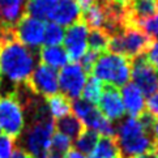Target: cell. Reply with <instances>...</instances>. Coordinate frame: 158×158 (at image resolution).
I'll return each instance as SVG.
<instances>
[{
    "label": "cell",
    "mask_w": 158,
    "mask_h": 158,
    "mask_svg": "<svg viewBox=\"0 0 158 158\" xmlns=\"http://www.w3.org/2000/svg\"><path fill=\"white\" fill-rule=\"evenodd\" d=\"M156 118L144 111L139 118H123L115 128V141L120 158H137L157 149L153 137Z\"/></svg>",
    "instance_id": "1"
},
{
    "label": "cell",
    "mask_w": 158,
    "mask_h": 158,
    "mask_svg": "<svg viewBox=\"0 0 158 158\" xmlns=\"http://www.w3.org/2000/svg\"><path fill=\"white\" fill-rule=\"evenodd\" d=\"M38 56L20 42L9 41L0 46V73L16 85L25 84L37 67Z\"/></svg>",
    "instance_id": "2"
},
{
    "label": "cell",
    "mask_w": 158,
    "mask_h": 158,
    "mask_svg": "<svg viewBox=\"0 0 158 158\" xmlns=\"http://www.w3.org/2000/svg\"><path fill=\"white\" fill-rule=\"evenodd\" d=\"M90 72L103 85L124 86L131 78V60L122 55L105 51L99 54Z\"/></svg>",
    "instance_id": "3"
},
{
    "label": "cell",
    "mask_w": 158,
    "mask_h": 158,
    "mask_svg": "<svg viewBox=\"0 0 158 158\" xmlns=\"http://www.w3.org/2000/svg\"><path fill=\"white\" fill-rule=\"evenodd\" d=\"M152 39L136 25H127L124 29L109 38V52L122 55L127 59H135L144 55Z\"/></svg>",
    "instance_id": "4"
},
{
    "label": "cell",
    "mask_w": 158,
    "mask_h": 158,
    "mask_svg": "<svg viewBox=\"0 0 158 158\" xmlns=\"http://www.w3.org/2000/svg\"><path fill=\"white\" fill-rule=\"evenodd\" d=\"M25 126V111L15 90L0 95V129L7 136L17 140Z\"/></svg>",
    "instance_id": "5"
},
{
    "label": "cell",
    "mask_w": 158,
    "mask_h": 158,
    "mask_svg": "<svg viewBox=\"0 0 158 158\" xmlns=\"http://www.w3.org/2000/svg\"><path fill=\"white\" fill-rule=\"evenodd\" d=\"M71 110H73L75 112L73 115L84 124L85 129L94 131L95 133L105 137L115 136L114 124L107 120L94 105L86 102L82 98H78L71 102Z\"/></svg>",
    "instance_id": "6"
},
{
    "label": "cell",
    "mask_w": 158,
    "mask_h": 158,
    "mask_svg": "<svg viewBox=\"0 0 158 158\" xmlns=\"http://www.w3.org/2000/svg\"><path fill=\"white\" fill-rule=\"evenodd\" d=\"M88 80V72L80 63H68L58 72V84L61 94L69 101H75L81 97L82 89Z\"/></svg>",
    "instance_id": "7"
},
{
    "label": "cell",
    "mask_w": 158,
    "mask_h": 158,
    "mask_svg": "<svg viewBox=\"0 0 158 158\" xmlns=\"http://www.w3.org/2000/svg\"><path fill=\"white\" fill-rule=\"evenodd\" d=\"M46 22L30 16H24L15 26L16 41L24 44L29 50H37L43 46Z\"/></svg>",
    "instance_id": "8"
},
{
    "label": "cell",
    "mask_w": 158,
    "mask_h": 158,
    "mask_svg": "<svg viewBox=\"0 0 158 158\" xmlns=\"http://www.w3.org/2000/svg\"><path fill=\"white\" fill-rule=\"evenodd\" d=\"M25 85L34 95H41L46 98L52 97L59 92L58 72L47 65L38 64Z\"/></svg>",
    "instance_id": "9"
},
{
    "label": "cell",
    "mask_w": 158,
    "mask_h": 158,
    "mask_svg": "<svg viewBox=\"0 0 158 158\" xmlns=\"http://www.w3.org/2000/svg\"><path fill=\"white\" fill-rule=\"evenodd\" d=\"M131 78L144 95H152L158 90V71L146 60L145 55H140L131 61Z\"/></svg>",
    "instance_id": "10"
},
{
    "label": "cell",
    "mask_w": 158,
    "mask_h": 158,
    "mask_svg": "<svg viewBox=\"0 0 158 158\" xmlns=\"http://www.w3.org/2000/svg\"><path fill=\"white\" fill-rule=\"evenodd\" d=\"M88 34L89 27L82 21L76 22L67 27V30H64L63 48L68 55V59H71L73 63H78L82 59V56L86 54Z\"/></svg>",
    "instance_id": "11"
},
{
    "label": "cell",
    "mask_w": 158,
    "mask_h": 158,
    "mask_svg": "<svg viewBox=\"0 0 158 158\" xmlns=\"http://www.w3.org/2000/svg\"><path fill=\"white\" fill-rule=\"evenodd\" d=\"M98 110L111 123L123 119L126 111H124L120 93L118 88L103 85L102 94H101L98 101Z\"/></svg>",
    "instance_id": "12"
},
{
    "label": "cell",
    "mask_w": 158,
    "mask_h": 158,
    "mask_svg": "<svg viewBox=\"0 0 158 158\" xmlns=\"http://www.w3.org/2000/svg\"><path fill=\"white\" fill-rule=\"evenodd\" d=\"M128 25L149 19L158 13V0H123Z\"/></svg>",
    "instance_id": "13"
},
{
    "label": "cell",
    "mask_w": 158,
    "mask_h": 158,
    "mask_svg": "<svg viewBox=\"0 0 158 158\" xmlns=\"http://www.w3.org/2000/svg\"><path fill=\"white\" fill-rule=\"evenodd\" d=\"M81 19V9L77 0H58L56 7L50 17V22H55L59 26H71Z\"/></svg>",
    "instance_id": "14"
},
{
    "label": "cell",
    "mask_w": 158,
    "mask_h": 158,
    "mask_svg": "<svg viewBox=\"0 0 158 158\" xmlns=\"http://www.w3.org/2000/svg\"><path fill=\"white\" fill-rule=\"evenodd\" d=\"M119 93L124 111L128 112L131 118H139L145 111V95L141 93V90L135 84H126L124 86H122V90Z\"/></svg>",
    "instance_id": "15"
},
{
    "label": "cell",
    "mask_w": 158,
    "mask_h": 158,
    "mask_svg": "<svg viewBox=\"0 0 158 158\" xmlns=\"http://www.w3.org/2000/svg\"><path fill=\"white\" fill-rule=\"evenodd\" d=\"M26 0H0V24L15 27L25 16Z\"/></svg>",
    "instance_id": "16"
},
{
    "label": "cell",
    "mask_w": 158,
    "mask_h": 158,
    "mask_svg": "<svg viewBox=\"0 0 158 158\" xmlns=\"http://www.w3.org/2000/svg\"><path fill=\"white\" fill-rule=\"evenodd\" d=\"M38 59L41 60V64L47 65L52 69L63 68L68 64V55L63 46H43L38 51Z\"/></svg>",
    "instance_id": "17"
},
{
    "label": "cell",
    "mask_w": 158,
    "mask_h": 158,
    "mask_svg": "<svg viewBox=\"0 0 158 158\" xmlns=\"http://www.w3.org/2000/svg\"><path fill=\"white\" fill-rule=\"evenodd\" d=\"M58 0H29L26 2L25 15L41 21H50Z\"/></svg>",
    "instance_id": "18"
},
{
    "label": "cell",
    "mask_w": 158,
    "mask_h": 158,
    "mask_svg": "<svg viewBox=\"0 0 158 158\" xmlns=\"http://www.w3.org/2000/svg\"><path fill=\"white\" fill-rule=\"evenodd\" d=\"M55 128L58 129V133L64 135L65 137H68L71 141H75L80 135L85 131L84 124L77 119L75 115H67L64 118H60L55 122Z\"/></svg>",
    "instance_id": "19"
},
{
    "label": "cell",
    "mask_w": 158,
    "mask_h": 158,
    "mask_svg": "<svg viewBox=\"0 0 158 158\" xmlns=\"http://www.w3.org/2000/svg\"><path fill=\"white\" fill-rule=\"evenodd\" d=\"M89 158H120V152L118 148L115 137L101 136L93 152L88 156Z\"/></svg>",
    "instance_id": "20"
},
{
    "label": "cell",
    "mask_w": 158,
    "mask_h": 158,
    "mask_svg": "<svg viewBox=\"0 0 158 158\" xmlns=\"http://www.w3.org/2000/svg\"><path fill=\"white\" fill-rule=\"evenodd\" d=\"M46 106L48 114L52 119L58 120L60 118L69 115L71 112V101L63 94H55L52 97L46 98Z\"/></svg>",
    "instance_id": "21"
},
{
    "label": "cell",
    "mask_w": 158,
    "mask_h": 158,
    "mask_svg": "<svg viewBox=\"0 0 158 158\" xmlns=\"http://www.w3.org/2000/svg\"><path fill=\"white\" fill-rule=\"evenodd\" d=\"M98 139H99L98 133H95L94 131H90V129H85V131H84L80 136L73 141L75 150L80 152L81 154L88 157L93 152L94 146L97 145Z\"/></svg>",
    "instance_id": "22"
},
{
    "label": "cell",
    "mask_w": 158,
    "mask_h": 158,
    "mask_svg": "<svg viewBox=\"0 0 158 158\" xmlns=\"http://www.w3.org/2000/svg\"><path fill=\"white\" fill-rule=\"evenodd\" d=\"M109 35L103 30L93 29L89 30L88 34V50L94 51L97 54H102L107 50L109 46Z\"/></svg>",
    "instance_id": "23"
},
{
    "label": "cell",
    "mask_w": 158,
    "mask_h": 158,
    "mask_svg": "<svg viewBox=\"0 0 158 158\" xmlns=\"http://www.w3.org/2000/svg\"><path fill=\"white\" fill-rule=\"evenodd\" d=\"M102 90H103V84L92 76L85 82V86H84L82 93H81V98L89 103L95 105V103H98L99 97L102 94Z\"/></svg>",
    "instance_id": "24"
},
{
    "label": "cell",
    "mask_w": 158,
    "mask_h": 158,
    "mask_svg": "<svg viewBox=\"0 0 158 158\" xmlns=\"http://www.w3.org/2000/svg\"><path fill=\"white\" fill-rule=\"evenodd\" d=\"M64 39V27L55 22H47L44 27L43 44L44 46H61Z\"/></svg>",
    "instance_id": "25"
},
{
    "label": "cell",
    "mask_w": 158,
    "mask_h": 158,
    "mask_svg": "<svg viewBox=\"0 0 158 158\" xmlns=\"http://www.w3.org/2000/svg\"><path fill=\"white\" fill-rule=\"evenodd\" d=\"M71 146H72V141L68 137H65L64 135H61V133H54L48 150L56 152V153L65 156L71 150Z\"/></svg>",
    "instance_id": "26"
},
{
    "label": "cell",
    "mask_w": 158,
    "mask_h": 158,
    "mask_svg": "<svg viewBox=\"0 0 158 158\" xmlns=\"http://www.w3.org/2000/svg\"><path fill=\"white\" fill-rule=\"evenodd\" d=\"M135 25L139 26L150 39L152 38L158 39V13L152 16V17H149V19L141 20Z\"/></svg>",
    "instance_id": "27"
},
{
    "label": "cell",
    "mask_w": 158,
    "mask_h": 158,
    "mask_svg": "<svg viewBox=\"0 0 158 158\" xmlns=\"http://www.w3.org/2000/svg\"><path fill=\"white\" fill-rule=\"evenodd\" d=\"M15 149L16 140L7 135H0V158H10Z\"/></svg>",
    "instance_id": "28"
},
{
    "label": "cell",
    "mask_w": 158,
    "mask_h": 158,
    "mask_svg": "<svg viewBox=\"0 0 158 158\" xmlns=\"http://www.w3.org/2000/svg\"><path fill=\"white\" fill-rule=\"evenodd\" d=\"M145 58L156 71H158V39L153 41L145 51Z\"/></svg>",
    "instance_id": "29"
},
{
    "label": "cell",
    "mask_w": 158,
    "mask_h": 158,
    "mask_svg": "<svg viewBox=\"0 0 158 158\" xmlns=\"http://www.w3.org/2000/svg\"><path fill=\"white\" fill-rule=\"evenodd\" d=\"M99 56V54H97V52H94V51H90V50H88L86 51V54L82 56V59L80 60L81 61V67L84 69H85L86 72H90L92 71V68H93V65H94V63H95V60H97V58Z\"/></svg>",
    "instance_id": "30"
},
{
    "label": "cell",
    "mask_w": 158,
    "mask_h": 158,
    "mask_svg": "<svg viewBox=\"0 0 158 158\" xmlns=\"http://www.w3.org/2000/svg\"><path fill=\"white\" fill-rule=\"evenodd\" d=\"M145 109H148V112L154 118L158 116V90L148 97V101L145 102Z\"/></svg>",
    "instance_id": "31"
},
{
    "label": "cell",
    "mask_w": 158,
    "mask_h": 158,
    "mask_svg": "<svg viewBox=\"0 0 158 158\" xmlns=\"http://www.w3.org/2000/svg\"><path fill=\"white\" fill-rule=\"evenodd\" d=\"M16 35H15V27L10 26H5L3 24H0V46L5 42L9 41H15Z\"/></svg>",
    "instance_id": "32"
},
{
    "label": "cell",
    "mask_w": 158,
    "mask_h": 158,
    "mask_svg": "<svg viewBox=\"0 0 158 158\" xmlns=\"http://www.w3.org/2000/svg\"><path fill=\"white\" fill-rule=\"evenodd\" d=\"M64 158H86V157L84 156V154H81L80 152H77V150H75V149H71L68 153L64 156Z\"/></svg>",
    "instance_id": "33"
},
{
    "label": "cell",
    "mask_w": 158,
    "mask_h": 158,
    "mask_svg": "<svg viewBox=\"0 0 158 158\" xmlns=\"http://www.w3.org/2000/svg\"><path fill=\"white\" fill-rule=\"evenodd\" d=\"M153 137H154L156 145H157V148H158V118H156L154 124H153Z\"/></svg>",
    "instance_id": "34"
},
{
    "label": "cell",
    "mask_w": 158,
    "mask_h": 158,
    "mask_svg": "<svg viewBox=\"0 0 158 158\" xmlns=\"http://www.w3.org/2000/svg\"><path fill=\"white\" fill-rule=\"evenodd\" d=\"M137 158H158V152H157V149H156V150H153V152H148V153H145V154L140 156V157H137Z\"/></svg>",
    "instance_id": "35"
},
{
    "label": "cell",
    "mask_w": 158,
    "mask_h": 158,
    "mask_svg": "<svg viewBox=\"0 0 158 158\" xmlns=\"http://www.w3.org/2000/svg\"><path fill=\"white\" fill-rule=\"evenodd\" d=\"M0 133H2V129H0Z\"/></svg>",
    "instance_id": "36"
},
{
    "label": "cell",
    "mask_w": 158,
    "mask_h": 158,
    "mask_svg": "<svg viewBox=\"0 0 158 158\" xmlns=\"http://www.w3.org/2000/svg\"><path fill=\"white\" fill-rule=\"evenodd\" d=\"M157 152H158V148H157Z\"/></svg>",
    "instance_id": "37"
}]
</instances>
